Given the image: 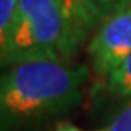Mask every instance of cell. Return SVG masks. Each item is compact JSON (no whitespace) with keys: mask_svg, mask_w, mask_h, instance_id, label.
<instances>
[{"mask_svg":"<svg viewBox=\"0 0 131 131\" xmlns=\"http://www.w3.org/2000/svg\"><path fill=\"white\" fill-rule=\"evenodd\" d=\"M107 129L109 131H131V97L124 99L123 106L112 116Z\"/></svg>","mask_w":131,"mask_h":131,"instance_id":"52a82bcc","label":"cell"},{"mask_svg":"<svg viewBox=\"0 0 131 131\" xmlns=\"http://www.w3.org/2000/svg\"><path fill=\"white\" fill-rule=\"evenodd\" d=\"M131 4V0H67L68 14L80 43L117 10Z\"/></svg>","mask_w":131,"mask_h":131,"instance_id":"277c9868","label":"cell"},{"mask_svg":"<svg viewBox=\"0 0 131 131\" xmlns=\"http://www.w3.org/2000/svg\"><path fill=\"white\" fill-rule=\"evenodd\" d=\"M17 0H0V68H5L15 20Z\"/></svg>","mask_w":131,"mask_h":131,"instance_id":"5b68a950","label":"cell"},{"mask_svg":"<svg viewBox=\"0 0 131 131\" xmlns=\"http://www.w3.org/2000/svg\"><path fill=\"white\" fill-rule=\"evenodd\" d=\"M87 54L94 72L107 78L131 54V4L109 15L89 39Z\"/></svg>","mask_w":131,"mask_h":131,"instance_id":"3957f363","label":"cell"},{"mask_svg":"<svg viewBox=\"0 0 131 131\" xmlns=\"http://www.w3.org/2000/svg\"><path fill=\"white\" fill-rule=\"evenodd\" d=\"M80 44L67 0H17L5 68L26 61L68 60Z\"/></svg>","mask_w":131,"mask_h":131,"instance_id":"7a4b0ae2","label":"cell"},{"mask_svg":"<svg viewBox=\"0 0 131 131\" xmlns=\"http://www.w3.org/2000/svg\"><path fill=\"white\" fill-rule=\"evenodd\" d=\"M85 67L39 60L10 67L0 77V131H29L82 102Z\"/></svg>","mask_w":131,"mask_h":131,"instance_id":"6da1fadb","label":"cell"},{"mask_svg":"<svg viewBox=\"0 0 131 131\" xmlns=\"http://www.w3.org/2000/svg\"><path fill=\"white\" fill-rule=\"evenodd\" d=\"M107 90L116 97H131V54L107 77Z\"/></svg>","mask_w":131,"mask_h":131,"instance_id":"8992f818","label":"cell"},{"mask_svg":"<svg viewBox=\"0 0 131 131\" xmlns=\"http://www.w3.org/2000/svg\"><path fill=\"white\" fill-rule=\"evenodd\" d=\"M53 131H83V129L73 126L72 123H58ZM95 131H109V129H107V128H102V129H95Z\"/></svg>","mask_w":131,"mask_h":131,"instance_id":"ba28073f","label":"cell"}]
</instances>
